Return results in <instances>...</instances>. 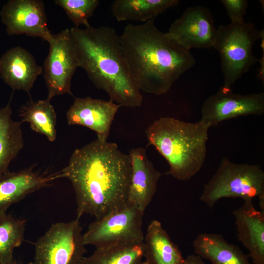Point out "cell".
Masks as SVG:
<instances>
[{
    "label": "cell",
    "instance_id": "6da1fadb",
    "mask_svg": "<svg viewBox=\"0 0 264 264\" xmlns=\"http://www.w3.org/2000/svg\"><path fill=\"white\" fill-rule=\"evenodd\" d=\"M131 172L129 154L116 143L96 138L76 149L57 173L72 185L77 218L86 214L98 220L127 204Z\"/></svg>",
    "mask_w": 264,
    "mask_h": 264
},
{
    "label": "cell",
    "instance_id": "7a4b0ae2",
    "mask_svg": "<svg viewBox=\"0 0 264 264\" xmlns=\"http://www.w3.org/2000/svg\"><path fill=\"white\" fill-rule=\"evenodd\" d=\"M119 38L130 74L140 91L166 93L196 63L190 50L159 30L154 19L128 24Z\"/></svg>",
    "mask_w": 264,
    "mask_h": 264
},
{
    "label": "cell",
    "instance_id": "3957f363",
    "mask_svg": "<svg viewBox=\"0 0 264 264\" xmlns=\"http://www.w3.org/2000/svg\"><path fill=\"white\" fill-rule=\"evenodd\" d=\"M79 67L98 89L120 105L135 108L143 96L134 82L123 55L119 35L107 26L70 28Z\"/></svg>",
    "mask_w": 264,
    "mask_h": 264
},
{
    "label": "cell",
    "instance_id": "277c9868",
    "mask_svg": "<svg viewBox=\"0 0 264 264\" xmlns=\"http://www.w3.org/2000/svg\"><path fill=\"white\" fill-rule=\"evenodd\" d=\"M210 128L201 120L190 123L162 117L147 128L146 134L149 145L168 163L166 174L185 181L197 174L204 164Z\"/></svg>",
    "mask_w": 264,
    "mask_h": 264
},
{
    "label": "cell",
    "instance_id": "5b68a950",
    "mask_svg": "<svg viewBox=\"0 0 264 264\" xmlns=\"http://www.w3.org/2000/svg\"><path fill=\"white\" fill-rule=\"evenodd\" d=\"M264 35L253 23L244 21L230 22L217 29L213 47L221 59L223 87L231 88L237 80L259 61L252 52L254 43Z\"/></svg>",
    "mask_w": 264,
    "mask_h": 264
},
{
    "label": "cell",
    "instance_id": "8992f818",
    "mask_svg": "<svg viewBox=\"0 0 264 264\" xmlns=\"http://www.w3.org/2000/svg\"><path fill=\"white\" fill-rule=\"evenodd\" d=\"M256 197L264 200V172L261 167L237 164L223 158L212 178L204 185L199 199L213 208L222 198L245 200Z\"/></svg>",
    "mask_w": 264,
    "mask_h": 264
},
{
    "label": "cell",
    "instance_id": "52a82bcc",
    "mask_svg": "<svg viewBox=\"0 0 264 264\" xmlns=\"http://www.w3.org/2000/svg\"><path fill=\"white\" fill-rule=\"evenodd\" d=\"M144 212L127 203L91 222L83 233L84 243L95 248L117 244L141 243Z\"/></svg>",
    "mask_w": 264,
    "mask_h": 264
},
{
    "label": "cell",
    "instance_id": "ba28073f",
    "mask_svg": "<svg viewBox=\"0 0 264 264\" xmlns=\"http://www.w3.org/2000/svg\"><path fill=\"white\" fill-rule=\"evenodd\" d=\"M34 246L32 264H80L86 249L79 219L52 224Z\"/></svg>",
    "mask_w": 264,
    "mask_h": 264
},
{
    "label": "cell",
    "instance_id": "9c48e42d",
    "mask_svg": "<svg viewBox=\"0 0 264 264\" xmlns=\"http://www.w3.org/2000/svg\"><path fill=\"white\" fill-rule=\"evenodd\" d=\"M47 42L49 52L43 67L48 90L46 99L51 101L55 96L66 93L73 95L71 80L79 65L70 29L52 34Z\"/></svg>",
    "mask_w": 264,
    "mask_h": 264
},
{
    "label": "cell",
    "instance_id": "30bf717a",
    "mask_svg": "<svg viewBox=\"0 0 264 264\" xmlns=\"http://www.w3.org/2000/svg\"><path fill=\"white\" fill-rule=\"evenodd\" d=\"M264 112V93L235 94L231 88L222 87L204 101L201 118L210 127L229 119Z\"/></svg>",
    "mask_w": 264,
    "mask_h": 264
},
{
    "label": "cell",
    "instance_id": "8fae6325",
    "mask_svg": "<svg viewBox=\"0 0 264 264\" xmlns=\"http://www.w3.org/2000/svg\"><path fill=\"white\" fill-rule=\"evenodd\" d=\"M0 16L10 35L24 34L47 42L52 34L47 26L42 0H8L1 9Z\"/></svg>",
    "mask_w": 264,
    "mask_h": 264
},
{
    "label": "cell",
    "instance_id": "7c38bea8",
    "mask_svg": "<svg viewBox=\"0 0 264 264\" xmlns=\"http://www.w3.org/2000/svg\"><path fill=\"white\" fill-rule=\"evenodd\" d=\"M217 29L209 9L190 7L171 25L168 34L186 49L213 47Z\"/></svg>",
    "mask_w": 264,
    "mask_h": 264
},
{
    "label": "cell",
    "instance_id": "4fadbf2b",
    "mask_svg": "<svg viewBox=\"0 0 264 264\" xmlns=\"http://www.w3.org/2000/svg\"><path fill=\"white\" fill-rule=\"evenodd\" d=\"M121 107L110 100L76 98L66 112L67 122L70 125L88 128L96 132L98 139L107 141L112 122Z\"/></svg>",
    "mask_w": 264,
    "mask_h": 264
},
{
    "label": "cell",
    "instance_id": "5bb4252c",
    "mask_svg": "<svg viewBox=\"0 0 264 264\" xmlns=\"http://www.w3.org/2000/svg\"><path fill=\"white\" fill-rule=\"evenodd\" d=\"M146 149L133 148L129 152L131 172L127 203L144 212L152 200L162 174L154 167Z\"/></svg>",
    "mask_w": 264,
    "mask_h": 264
},
{
    "label": "cell",
    "instance_id": "9a60e30c",
    "mask_svg": "<svg viewBox=\"0 0 264 264\" xmlns=\"http://www.w3.org/2000/svg\"><path fill=\"white\" fill-rule=\"evenodd\" d=\"M57 179V172L40 173L33 167L17 172L9 171L0 177V213L6 212L12 205Z\"/></svg>",
    "mask_w": 264,
    "mask_h": 264
},
{
    "label": "cell",
    "instance_id": "2e32d148",
    "mask_svg": "<svg viewBox=\"0 0 264 264\" xmlns=\"http://www.w3.org/2000/svg\"><path fill=\"white\" fill-rule=\"evenodd\" d=\"M43 72L33 56L20 46L8 49L0 58V75L13 90L29 93L37 78Z\"/></svg>",
    "mask_w": 264,
    "mask_h": 264
},
{
    "label": "cell",
    "instance_id": "e0dca14e",
    "mask_svg": "<svg viewBox=\"0 0 264 264\" xmlns=\"http://www.w3.org/2000/svg\"><path fill=\"white\" fill-rule=\"evenodd\" d=\"M239 240L248 250L253 264H264V213L252 200L233 211Z\"/></svg>",
    "mask_w": 264,
    "mask_h": 264
},
{
    "label": "cell",
    "instance_id": "ac0fdd59",
    "mask_svg": "<svg viewBox=\"0 0 264 264\" xmlns=\"http://www.w3.org/2000/svg\"><path fill=\"white\" fill-rule=\"evenodd\" d=\"M144 264H183L185 258L160 221L153 220L143 241Z\"/></svg>",
    "mask_w": 264,
    "mask_h": 264
},
{
    "label": "cell",
    "instance_id": "d6986e66",
    "mask_svg": "<svg viewBox=\"0 0 264 264\" xmlns=\"http://www.w3.org/2000/svg\"><path fill=\"white\" fill-rule=\"evenodd\" d=\"M193 246L196 254L208 260L211 264H252L248 255L220 234H199L193 242Z\"/></svg>",
    "mask_w": 264,
    "mask_h": 264
},
{
    "label": "cell",
    "instance_id": "ffe728a7",
    "mask_svg": "<svg viewBox=\"0 0 264 264\" xmlns=\"http://www.w3.org/2000/svg\"><path fill=\"white\" fill-rule=\"evenodd\" d=\"M10 101L0 108V177L9 171L12 161L24 145L22 122L12 118Z\"/></svg>",
    "mask_w": 264,
    "mask_h": 264
},
{
    "label": "cell",
    "instance_id": "44dd1931",
    "mask_svg": "<svg viewBox=\"0 0 264 264\" xmlns=\"http://www.w3.org/2000/svg\"><path fill=\"white\" fill-rule=\"evenodd\" d=\"M179 2L178 0H115L112 2L111 11L118 21L145 22L155 19Z\"/></svg>",
    "mask_w": 264,
    "mask_h": 264
},
{
    "label": "cell",
    "instance_id": "7402d4cb",
    "mask_svg": "<svg viewBox=\"0 0 264 264\" xmlns=\"http://www.w3.org/2000/svg\"><path fill=\"white\" fill-rule=\"evenodd\" d=\"M22 122L28 123L31 129L54 142L57 137V114L50 101H30L20 109Z\"/></svg>",
    "mask_w": 264,
    "mask_h": 264
},
{
    "label": "cell",
    "instance_id": "603a6c76",
    "mask_svg": "<svg viewBox=\"0 0 264 264\" xmlns=\"http://www.w3.org/2000/svg\"><path fill=\"white\" fill-rule=\"evenodd\" d=\"M143 243L95 248L80 264H144Z\"/></svg>",
    "mask_w": 264,
    "mask_h": 264
},
{
    "label": "cell",
    "instance_id": "cb8c5ba5",
    "mask_svg": "<svg viewBox=\"0 0 264 264\" xmlns=\"http://www.w3.org/2000/svg\"><path fill=\"white\" fill-rule=\"evenodd\" d=\"M26 220L7 214L0 213V262L14 260V250L20 246L24 239Z\"/></svg>",
    "mask_w": 264,
    "mask_h": 264
},
{
    "label": "cell",
    "instance_id": "d4e9b609",
    "mask_svg": "<svg viewBox=\"0 0 264 264\" xmlns=\"http://www.w3.org/2000/svg\"><path fill=\"white\" fill-rule=\"evenodd\" d=\"M54 2L64 9L74 27L79 28L81 25L85 27L90 25L88 20L93 16L100 1L99 0H55Z\"/></svg>",
    "mask_w": 264,
    "mask_h": 264
},
{
    "label": "cell",
    "instance_id": "484cf974",
    "mask_svg": "<svg viewBox=\"0 0 264 264\" xmlns=\"http://www.w3.org/2000/svg\"><path fill=\"white\" fill-rule=\"evenodd\" d=\"M227 13L231 20V22L239 23L244 21L248 7L247 0H221Z\"/></svg>",
    "mask_w": 264,
    "mask_h": 264
},
{
    "label": "cell",
    "instance_id": "4316f807",
    "mask_svg": "<svg viewBox=\"0 0 264 264\" xmlns=\"http://www.w3.org/2000/svg\"><path fill=\"white\" fill-rule=\"evenodd\" d=\"M183 264H206L201 257L197 254H192L185 258Z\"/></svg>",
    "mask_w": 264,
    "mask_h": 264
},
{
    "label": "cell",
    "instance_id": "83f0119b",
    "mask_svg": "<svg viewBox=\"0 0 264 264\" xmlns=\"http://www.w3.org/2000/svg\"><path fill=\"white\" fill-rule=\"evenodd\" d=\"M0 264H21L14 260L10 262L6 263H2L0 262Z\"/></svg>",
    "mask_w": 264,
    "mask_h": 264
}]
</instances>
